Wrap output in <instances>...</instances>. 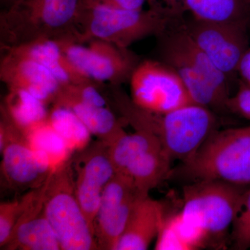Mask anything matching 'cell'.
<instances>
[{
    "label": "cell",
    "mask_w": 250,
    "mask_h": 250,
    "mask_svg": "<svg viewBox=\"0 0 250 250\" xmlns=\"http://www.w3.org/2000/svg\"><path fill=\"white\" fill-rule=\"evenodd\" d=\"M108 90L125 120L135 129L154 134L172 161L187 160L214 131V113L205 106L190 104L167 113H154L135 104L121 85H109Z\"/></svg>",
    "instance_id": "6da1fadb"
},
{
    "label": "cell",
    "mask_w": 250,
    "mask_h": 250,
    "mask_svg": "<svg viewBox=\"0 0 250 250\" xmlns=\"http://www.w3.org/2000/svg\"><path fill=\"white\" fill-rule=\"evenodd\" d=\"M82 0H15L0 14V47L39 39L78 42Z\"/></svg>",
    "instance_id": "7a4b0ae2"
},
{
    "label": "cell",
    "mask_w": 250,
    "mask_h": 250,
    "mask_svg": "<svg viewBox=\"0 0 250 250\" xmlns=\"http://www.w3.org/2000/svg\"><path fill=\"white\" fill-rule=\"evenodd\" d=\"M218 180L250 188V125L213 131L193 155L169 175Z\"/></svg>",
    "instance_id": "3957f363"
},
{
    "label": "cell",
    "mask_w": 250,
    "mask_h": 250,
    "mask_svg": "<svg viewBox=\"0 0 250 250\" xmlns=\"http://www.w3.org/2000/svg\"><path fill=\"white\" fill-rule=\"evenodd\" d=\"M178 19L163 5L147 10L112 9L83 5L78 43L101 40L123 48L151 36H161Z\"/></svg>",
    "instance_id": "277c9868"
},
{
    "label": "cell",
    "mask_w": 250,
    "mask_h": 250,
    "mask_svg": "<svg viewBox=\"0 0 250 250\" xmlns=\"http://www.w3.org/2000/svg\"><path fill=\"white\" fill-rule=\"evenodd\" d=\"M71 161L42 185L44 212L62 250H99L95 233L77 200Z\"/></svg>",
    "instance_id": "5b68a950"
},
{
    "label": "cell",
    "mask_w": 250,
    "mask_h": 250,
    "mask_svg": "<svg viewBox=\"0 0 250 250\" xmlns=\"http://www.w3.org/2000/svg\"><path fill=\"white\" fill-rule=\"evenodd\" d=\"M248 188L218 180L191 182L184 188L181 211L202 228L209 240L218 238L232 225Z\"/></svg>",
    "instance_id": "8992f818"
},
{
    "label": "cell",
    "mask_w": 250,
    "mask_h": 250,
    "mask_svg": "<svg viewBox=\"0 0 250 250\" xmlns=\"http://www.w3.org/2000/svg\"><path fill=\"white\" fill-rule=\"evenodd\" d=\"M57 41L79 71L100 84L121 85L129 82L140 62L139 57L129 48L106 41L92 40L88 46L74 41Z\"/></svg>",
    "instance_id": "52a82bcc"
},
{
    "label": "cell",
    "mask_w": 250,
    "mask_h": 250,
    "mask_svg": "<svg viewBox=\"0 0 250 250\" xmlns=\"http://www.w3.org/2000/svg\"><path fill=\"white\" fill-rule=\"evenodd\" d=\"M129 82L133 103L147 111L167 113L195 104L177 74L164 62H140Z\"/></svg>",
    "instance_id": "ba28073f"
},
{
    "label": "cell",
    "mask_w": 250,
    "mask_h": 250,
    "mask_svg": "<svg viewBox=\"0 0 250 250\" xmlns=\"http://www.w3.org/2000/svg\"><path fill=\"white\" fill-rule=\"evenodd\" d=\"M249 21L205 22L192 18L182 24L195 44L227 76L237 72L249 48Z\"/></svg>",
    "instance_id": "9c48e42d"
},
{
    "label": "cell",
    "mask_w": 250,
    "mask_h": 250,
    "mask_svg": "<svg viewBox=\"0 0 250 250\" xmlns=\"http://www.w3.org/2000/svg\"><path fill=\"white\" fill-rule=\"evenodd\" d=\"M140 195L126 172H116L104 190L95 223L99 250H116Z\"/></svg>",
    "instance_id": "30bf717a"
},
{
    "label": "cell",
    "mask_w": 250,
    "mask_h": 250,
    "mask_svg": "<svg viewBox=\"0 0 250 250\" xmlns=\"http://www.w3.org/2000/svg\"><path fill=\"white\" fill-rule=\"evenodd\" d=\"M0 121V152L2 155L1 171L13 187L39 188L51 174L36 160L24 133L10 118L3 106Z\"/></svg>",
    "instance_id": "8fae6325"
},
{
    "label": "cell",
    "mask_w": 250,
    "mask_h": 250,
    "mask_svg": "<svg viewBox=\"0 0 250 250\" xmlns=\"http://www.w3.org/2000/svg\"><path fill=\"white\" fill-rule=\"evenodd\" d=\"M76 167L75 193L85 218L95 233V223L105 187L116 173L108 147L103 141L90 146Z\"/></svg>",
    "instance_id": "7c38bea8"
},
{
    "label": "cell",
    "mask_w": 250,
    "mask_h": 250,
    "mask_svg": "<svg viewBox=\"0 0 250 250\" xmlns=\"http://www.w3.org/2000/svg\"><path fill=\"white\" fill-rule=\"evenodd\" d=\"M0 79L8 89L24 90L46 105L54 103L62 87L40 62L6 48H1Z\"/></svg>",
    "instance_id": "4fadbf2b"
},
{
    "label": "cell",
    "mask_w": 250,
    "mask_h": 250,
    "mask_svg": "<svg viewBox=\"0 0 250 250\" xmlns=\"http://www.w3.org/2000/svg\"><path fill=\"white\" fill-rule=\"evenodd\" d=\"M5 247L7 250H62L44 212L42 186L31 190L29 202Z\"/></svg>",
    "instance_id": "5bb4252c"
},
{
    "label": "cell",
    "mask_w": 250,
    "mask_h": 250,
    "mask_svg": "<svg viewBox=\"0 0 250 250\" xmlns=\"http://www.w3.org/2000/svg\"><path fill=\"white\" fill-rule=\"evenodd\" d=\"M162 39L161 54L163 62L174 70L182 80L192 101L210 110L227 109V103L201 72L168 39ZM228 110V109H227Z\"/></svg>",
    "instance_id": "9a60e30c"
},
{
    "label": "cell",
    "mask_w": 250,
    "mask_h": 250,
    "mask_svg": "<svg viewBox=\"0 0 250 250\" xmlns=\"http://www.w3.org/2000/svg\"><path fill=\"white\" fill-rule=\"evenodd\" d=\"M164 205L149 195L140 197L116 250H146L156 239L166 218Z\"/></svg>",
    "instance_id": "2e32d148"
},
{
    "label": "cell",
    "mask_w": 250,
    "mask_h": 250,
    "mask_svg": "<svg viewBox=\"0 0 250 250\" xmlns=\"http://www.w3.org/2000/svg\"><path fill=\"white\" fill-rule=\"evenodd\" d=\"M34 59L51 72L62 85L95 82L79 71L67 58L59 42L52 39H39L11 47H0ZM96 83V82H95Z\"/></svg>",
    "instance_id": "e0dca14e"
},
{
    "label": "cell",
    "mask_w": 250,
    "mask_h": 250,
    "mask_svg": "<svg viewBox=\"0 0 250 250\" xmlns=\"http://www.w3.org/2000/svg\"><path fill=\"white\" fill-rule=\"evenodd\" d=\"M24 133L38 163L54 173L70 161L72 152L52 127L47 118Z\"/></svg>",
    "instance_id": "ac0fdd59"
},
{
    "label": "cell",
    "mask_w": 250,
    "mask_h": 250,
    "mask_svg": "<svg viewBox=\"0 0 250 250\" xmlns=\"http://www.w3.org/2000/svg\"><path fill=\"white\" fill-rule=\"evenodd\" d=\"M155 241L156 250H196L205 248L209 238L180 211L166 217Z\"/></svg>",
    "instance_id": "d6986e66"
},
{
    "label": "cell",
    "mask_w": 250,
    "mask_h": 250,
    "mask_svg": "<svg viewBox=\"0 0 250 250\" xmlns=\"http://www.w3.org/2000/svg\"><path fill=\"white\" fill-rule=\"evenodd\" d=\"M165 35L198 69L206 80L216 90L218 95L228 103L230 98L228 76L211 62L200 47L194 42L183 27L165 33Z\"/></svg>",
    "instance_id": "ffe728a7"
},
{
    "label": "cell",
    "mask_w": 250,
    "mask_h": 250,
    "mask_svg": "<svg viewBox=\"0 0 250 250\" xmlns=\"http://www.w3.org/2000/svg\"><path fill=\"white\" fill-rule=\"evenodd\" d=\"M57 105L71 109L91 134L108 146L126 133L121 122L106 106H96L79 102H67Z\"/></svg>",
    "instance_id": "44dd1931"
},
{
    "label": "cell",
    "mask_w": 250,
    "mask_h": 250,
    "mask_svg": "<svg viewBox=\"0 0 250 250\" xmlns=\"http://www.w3.org/2000/svg\"><path fill=\"white\" fill-rule=\"evenodd\" d=\"M172 161L164 149L159 148L140 156L125 172L131 177L140 195L147 196L169 176Z\"/></svg>",
    "instance_id": "7402d4cb"
},
{
    "label": "cell",
    "mask_w": 250,
    "mask_h": 250,
    "mask_svg": "<svg viewBox=\"0 0 250 250\" xmlns=\"http://www.w3.org/2000/svg\"><path fill=\"white\" fill-rule=\"evenodd\" d=\"M186 9L192 18L205 22L249 21L248 0H187Z\"/></svg>",
    "instance_id": "603a6c76"
},
{
    "label": "cell",
    "mask_w": 250,
    "mask_h": 250,
    "mask_svg": "<svg viewBox=\"0 0 250 250\" xmlns=\"http://www.w3.org/2000/svg\"><path fill=\"white\" fill-rule=\"evenodd\" d=\"M108 147L110 159L116 172H125L140 156L163 148L154 134L141 129H136L132 134L125 133Z\"/></svg>",
    "instance_id": "cb8c5ba5"
},
{
    "label": "cell",
    "mask_w": 250,
    "mask_h": 250,
    "mask_svg": "<svg viewBox=\"0 0 250 250\" xmlns=\"http://www.w3.org/2000/svg\"><path fill=\"white\" fill-rule=\"evenodd\" d=\"M3 106L10 118L22 132L48 118L46 104L24 90L8 89Z\"/></svg>",
    "instance_id": "d4e9b609"
},
{
    "label": "cell",
    "mask_w": 250,
    "mask_h": 250,
    "mask_svg": "<svg viewBox=\"0 0 250 250\" xmlns=\"http://www.w3.org/2000/svg\"><path fill=\"white\" fill-rule=\"evenodd\" d=\"M48 121L72 152L83 151L89 146L91 133L70 108L53 104Z\"/></svg>",
    "instance_id": "484cf974"
},
{
    "label": "cell",
    "mask_w": 250,
    "mask_h": 250,
    "mask_svg": "<svg viewBox=\"0 0 250 250\" xmlns=\"http://www.w3.org/2000/svg\"><path fill=\"white\" fill-rule=\"evenodd\" d=\"M31 191L20 200L2 202L0 205V247L4 248L17 223L18 219L25 208Z\"/></svg>",
    "instance_id": "4316f807"
},
{
    "label": "cell",
    "mask_w": 250,
    "mask_h": 250,
    "mask_svg": "<svg viewBox=\"0 0 250 250\" xmlns=\"http://www.w3.org/2000/svg\"><path fill=\"white\" fill-rule=\"evenodd\" d=\"M233 244L237 250L250 248V188L247 190L239 213L232 224Z\"/></svg>",
    "instance_id": "83f0119b"
},
{
    "label": "cell",
    "mask_w": 250,
    "mask_h": 250,
    "mask_svg": "<svg viewBox=\"0 0 250 250\" xmlns=\"http://www.w3.org/2000/svg\"><path fill=\"white\" fill-rule=\"evenodd\" d=\"M227 109L250 122V85L241 81L236 93L229 98Z\"/></svg>",
    "instance_id": "f1b7e54d"
},
{
    "label": "cell",
    "mask_w": 250,
    "mask_h": 250,
    "mask_svg": "<svg viewBox=\"0 0 250 250\" xmlns=\"http://www.w3.org/2000/svg\"><path fill=\"white\" fill-rule=\"evenodd\" d=\"M84 6H98L112 9L141 10L146 0H82Z\"/></svg>",
    "instance_id": "f546056e"
},
{
    "label": "cell",
    "mask_w": 250,
    "mask_h": 250,
    "mask_svg": "<svg viewBox=\"0 0 250 250\" xmlns=\"http://www.w3.org/2000/svg\"><path fill=\"white\" fill-rule=\"evenodd\" d=\"M237 72L241 76L242 82L250 85V47L242 57Z\"/></svg>",
    "instance_id": "4dcf8cb0"
},
{
    "label": "cell",
    "mask_w": 250,
    "mask_h": 250,
    "mask_svg": "<svg viewBox=\"0 0 250 250\" xmlns=\"http://www.w3.org/2000/svg\"><path fill=\"white\" fill-rule=\"evenodd\" d=\"M186 3L187 0H162L163 5L177 18L187 11Z\"/></svg>",
    "instance_id": "1f68e13d"
},
{
    "label": "cell",
    "mask_w": 250,
    "mask_h": 250,
    "mask_svg": "<svg viewBox=\"0 0 250 250\" xmlns=\"http://www.w3.org/2000/svg\"><path fill=\"white\" fill-rule=\"evenodd\" d=\"M149 6H158V5H163L161 4L160 0H147ZM162 1V0H161Z\"/></svg>",
    "instance_id": "d6a6232c"
},
{
    "label": "cell",
    "mask_w": 250,
    "mask_h": 250,
    "mask_svg": "<svg viewBox=\"0 0 250 250\" xmlns=\"http://www.w3.org/2000/svg\"><path fill=\"white\" fill-rule=\"evenodd\" d=\"M1 3H3L4 5H6V7H9L14 2L15 0H1Z\"/></svg>",
    "instance_id": "836d02e7"
},
{
    "label": "cell",
    "mask_w": 250,
    "mask_h": 250,
    "mask_svg": "<svg viewBox=\"0 0 250 250\" xmlns=\"http://www.w3.org/2000/svg\"><path fill=\"white\" fill-rule=\"evenodd\" d=\"M248 3H249L250 5V0H248Z\"/></svg>",
    "instance_id": "e575fe53"
}]
</instances>
